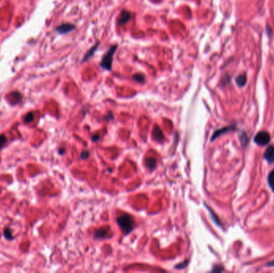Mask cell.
I'll return each mask as SVG.
<instances>
[{
  "label": "cell",
  "instance_id": "8992f818",
  "mask_svg": "<svg viewBox=\"0 0 274 273\" xmlns=\"http://www.w3.org/2000/svg\"><path fill=\"white\" fill-rule=\"evenodd\" d=\"M131 15L130 12L126 11V10H123L118 18V23L120 25H124V24L127 23V22L131 19Z\"/></svg>",
  "mask_w": 274,
  "mask_h": 273
},
{
  "label": "cell",
  "instance_id": "52a82bcc",
  "mask_svg": "<svg viewBox=\"0 0 274 273\" xmlns=\"http://www.w3.org/2000/svg\"><path fill=\"white\" fill-rule=\"evenodd\" d=\"M264 158L269 163L274 162V146H269L264 154Z\"/></svg>",
  "mask_w": 274,
  "mask_h": 273
},
{
  "label": "cell",
  "instance_id": "277c9868",
  "mask_svg": "<svg viewBox=\"0 0 274 273\" xmlns=\"http://www.w3.org/2000/svg\"><path fill=\"white\" fill-rule=\"evenodd\" d=\"M111 231L109 227H102L98 229L95 233V239H107L111 236Z\"/></svg>",
  "mask_w": 274,
  "mask_h": 273
},
{
  "label": "cell",
  "instance_id": "2e32d148",
  "mask_svg": "<svg viewBox=\"0 0 274 273\" xmlns=\"http://www.w3.org/2000/svg\"><path fill=\"white\" fill-rule=\"evenodd\" d=\"M33 119H34V114L30 112V113H28L27 115L25 116V118H24V121H25L26 123H30V122H31V121L33 120Z\"/></svg>",
  "mask_w": 274,
  "mask_h": 273
},
{
  "label": "cell",
  "instance_id": "5bb4252c",
  "mask_svg": "<svg viewBox=\"0 0 274 273\" xmlns=\"http://www.w3.org/2000/svg\"><path fill=\"white\" fill-rule=\"evenodd\" d=\"M97 47H98V44H97L96 45H95V47H93V48H91V50H89V51H88V52H87V55H85V56H84V60H87V59H88V58H89V57H91V55H93L94 51H95V49H96V48H97Z\"/></svg>",
  "mask_w": 274,
  "mask_h": 273
},
{
  "label": "cell",
  "instance_id": "5b68a950",
  "mask_svg": "<svg viewBox=\"0 0 274 273\" xmlns=\"http://www.w3.org/2000/svg\"><path fill=\"white\" fill-rule=\"evenodd\" d=\"M235 130V127L234 126H229V127H223V128H221V129H219V130H217L212 135V139L211 140L212 141H213L214 140H216L217 137H219L221 135H223V134H225L228 132V131H234Z\"/></svg>",
  "mask_w": 274,
  "mask_h": 273
},
{
  "label": "cell",
  "instance_id": "9c48e42d",
  "mask_svg": "<svg viewBox=\"0 0 274 273\" xmlns=\"http://www.w3.org/2000/svg\"><path fill=\"white\" fill-rule=\"evenodd\" d=\"M153 135L155 139L157 140V141H160V142H161V141L164 140V135L162 134V131H161V130L160 129V127H157V126L155 127Z\"/></svg>",
  "mask_w": 274,
  "mask_h": 273
},
{
  "label": "cell",
  "instance_id": "d6986e66",
  "mask_svg": "<svg viewBox=\"0 0 274 273\" xmlns=\"http://www.w3.org/2000/svg\"><path fill=\"white\" fill-rule=\"evenodd\" d=\"M80 156L83 160L87 159V158H88V156H89V153H88V151H84L81 153Z\"/></svg>",
  "mask_w": 274,
  "mask_h": 273
},
{
  "label": "cell",
  "instance_id": "44dd1931",
  "mask_svg": "<svg viewBox=\"0 0 274 273\" xmlns=\"http://www.w3.org/2000/svg\"><path fill=\"white\" fill-rule=\"evenodd\" d=\"M268 266H269V267L274 266V260H273L272 262H270V263H268Z\"/></svg>",
  "mask_w": 274,
  "mask_h": 273
},
{
  "label": "cell",
  "instance_id": "30bf717a",
  "mask_svg": "<svg viewBox=\"0 0 274 273\" xmlns=\"http://www.w3.org/2000/svg\"><path fill=\"white\" fill-rule=\"evenodd\" d=\"M246 81H247V79H246V75H240L237 78V79H236L237 84L240 87H244L245 85V83H246Z\"/></svg>",
  "mask_w": 274,
  "mask_h": 273
},
{
  "label": "cell",
  "instance_id": "9a60e30c",
  "mask_svg": "<svg viewBox=\"0 0 274 273\" xmlns=\"http://www.w3.org/2000/svg\"><path fill=\"white\" fill-rule=\"evenodd\" d=\"M207 208H208V211H209V212H210L211 215H212V218L213 219L214 222H215V223H217V224L218 226L221 227V223H220V220H218L217 218V216H216V215H215V214H213V212H212V211H211V209H210V208H209V207H207Z\"/></svg>",
  "mask_w": 274,
  "mask_h": 273
},
{
  "label": "cell",
  "instance_id": "ffe728a7",
  "mask_svg": "<svg viewBox=\"0 0 274 273\" xmlns=\"http://www.w3.org/2000/svg\"><path fill=\"white\" fill-rule=\"evenodd\" d=\"M218 267V266H217ZM222 268H219V267H215V268H213V270H212V272H221V271H222Z\"/></svg>",
  "mask_w": 274,
  "mask_h": 273
},
{
  "label": "cell",
  "instance_id": "ac0fdd59",
  "mask_svg": "<svg viewBox=\"0 0 274 273\" xmlns=\"http://www.w3.org/2000/svg\"><path fill=\"white\" fill-rule=\"evenodd\" d=\"M6 141H7L6 137L4 135H0V149L3 147L4 143H6Z\"/></svg>",
  "mask_w": 274,
  "mask_h": 273
},
{
  "label": "cell",
  "instance_id": "7a4b0ae2",
  "mask_svg": "<svg viewBox=\"0 0 274 273\" xmlns=\"http://www.w3.org/2000/svg\"><path fill=\"white\" fill-rule=\"evenodd\" d=\"M117 49V46H111L109 48V50H107V52L104 55L103 59L100 63V67H103L104 69L107 70H110L111 69V65H112V61H113L114 54L116 52V50Z\"/></svg>",
  "mask_w": 274,
  "mask_h": 273
},
{
  "label": "cell",
  "instance_id": "6da1fadb",
  "mask_svg": "<svg viewBox=\"0 0 274 273\" xmlns=\"http://www.w3.org/2000/svg\"><path fill=\"white\" fill-rule=\"evenodd\" d=\"M116 222L125 235L130 233L135 227L133 218L128 214H124L118 217L116 219Z\"/></svg>",
  "mask_w": 274,
  "mask_h": 273
},
{
  "label": "cell",
  "instance_id": "4fadbf2b",
  "mask_svg": "<svg viewBox=\"0 0 274 273\" xmlns=\"http://www.w3.org/2000/svg\"><path fill=\"white\" fill-rule=\"evenodd\" d=\"M240 140H241V144H242L243 146H244V147L246 146L248 142V139L247 135L244 133V132H242L241 135L240 136Z\"/></svg>",
  "mask_w": 274,
  "mask_h": 273
},
{
  "label": "cell",
  "instance_id": "3957f363",
  "mask_svg": "<svg viewBox=\"0 0 274 273\" xmlns=\"http://www.w3.org/2000/svg\"><path fill=\"white\" fill-rule=\"evenodd\" d=\"M269 141H270V135L265 131L258 132L254 138V142L261 146L267 145L268 143H269Z\"/></svg>",
  "mask_w": 274,
  "mask_h": 273
},
{
  "label": "cell",
  "instance_id": "ba28073f",
  "mask_svg": "<svg viewBox=\"0 0 274 273\" xmlns=\"http://www.w3.org/2000/svg\"><path fill=\"white\" fill-rule=\"evenodd\" d=\"M74 28H75V26L72 24L64 23L57 27L56 30L57 32H59L60 34H66L70 32L71 30H73Z\"/></svg>",
  "mask_w": 274,
  "mask_h": 273
},
{
  "label": "cell",
  "instance_id": "8fae6325",
  "mask_svg": "<svg viewBox=\"0 0 274 273\" xmlns=\"http://www.w3.org/2000/svg\"><path fill=\"white\" fill-rule=\"evenodd\" d=\"M268 183L271 189L274 191V169L271 171L268 176Z\"/></svg>",
  "mask_w": 274,
  "mask_h": 273
},
{
  "label": "cell",
  "instance_id": "7c38bea8",
  "mask_svg": "<svg viewBox=\"0 0 274 273\" xmlns=\"http://www.w3.org/2000/svg\"><path fill=\"white\" fill-rule=\"evenodd\" d=\"M146 165H147L150 169H153L156 167V160L153 158H148L146 160Z\"/></svg>",
  "mask_w": 274,
  "mask_h": 273
},
{
  "label": "cell",
  "instance_id": "e0dca14e",
  "mask_svg": "<svg viewBox=\"0 0 274 273\" xmlns=\"http://www.w3.org/2000/svg\"><path fill=\"white\" fill-rule=\"evenodd\" d=\"M133 79L137 81L138 83H142L144 81V78L142 75H136L133 76Z\"/></svg>",
  "mask_w": 274,
  "mask_h": 273
}]
</instances>
